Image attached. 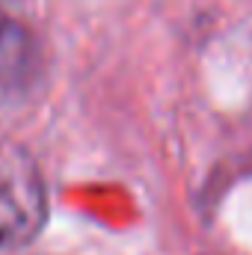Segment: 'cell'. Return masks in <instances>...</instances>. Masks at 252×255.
Segmentation results:
<instances>
[{"instance_id":"obj_1","label":"cell","mask_w":252,"mask_h":255,"mask_svg":"<svg viewBox=\"0 0 252 255\" xmlns=\"http://www.w3.org/2000/svg\"><path fill=\"white\" fill-rule=\"evenodd\" d=\"M48 214L39 166L21 148H0V247H18L39 235Z\"/></svg>"},{"instance_id":"obj_2","label":"cell","mask_w":252,"mask_h":255,"mask_svg":"<svg viewBox=\"0 0 252 255\" xmlns=\"http://www.w3.org/2000/svg\"><path fill=\"white\" fill-rule=\"evenodd\" d=\"M39 48L33 33L15 21L12 15L0 12V95H18L36 77Z\"/></svg>"}]
</instances>
